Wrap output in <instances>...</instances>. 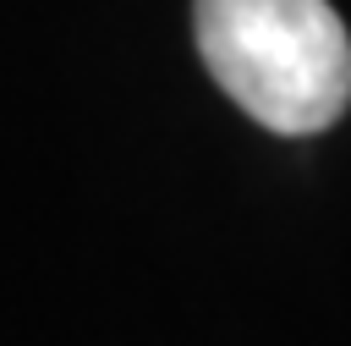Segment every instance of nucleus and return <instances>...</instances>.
I'll list each match as a JSON object with an SVG mask.
<instances>
[{"mask_svg":"<svg viewBox=\"0 0 351 346\" xmlns=\"http://www.w3.org/2000/svg\"><path fill=\"white\" fill-rule=\"evenodd\" d=\"M203 66L269 132L307 137L351 104V33L329 0H197Z\"/></svg>","mask_w":351,"mask_h":346,"instance_id":"f257e3e1","label":"nucleus"}]
</instances>
